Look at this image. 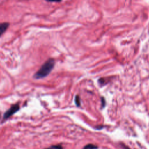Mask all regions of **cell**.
<instances>
[{
	"label": "cell",
	"instance_id": "1",
	"mask_svg": "<svg viewBox=\"0 0 149 149\" xmlns=\"http://www.w3.org/2000/svg\"><path fill=\"white\" fill-rule=\"evenodd\" d=\"M54 65L55 60L54 59H48L34 74V77L36 79H39L46 77L51 72Z\"/></svg>",
	"mask_w": 149,
	"mask_h": 149
},
{
	"label": "cell",
	"instance_id": "2",
	"mask_svg": "<svg viewBox=\"0 0 149 149\" xmlns=\"http://www.w3.org/2000/svg\"><path fill=\"white\" fill-rule=\"evenodd\" d=\"M20 109V107L19 104H16L11 106V107L5 112V113L3 115V119H6L9 118L10 116L13 115L15 113H16L17 111H18Z\"/></svg>",
	"mask_w": 149,
	"mask_h": 149
},
{
	"label": "cell",
	"instance_id": "3",
	"mask_svg": "<svg viewBox=\"0 0 149 149\" xmlns=\"http://www.w3.org/2000/svg\"><path fill=\"white\" fill-rule=\"evenodd\" d=\"M9 25V23L7 22L0 23V36L2 35V34H3V33L7 30Z\"/></svg>",
	"mask_w": 149,
	"mask_h": 149
},
{
	"label": "cell",
	"instance_id": "4",
	"mask_svg": "<svg viewBox=\"0 0 149 149\" xmlns=\"http://www.w3.org/2000/svg\"><path fill=\"white\" fill-rule=\"evenodd\" d=\"M98 146L93 144H88L84 146L83 149H97Z\"/></svg>",
	"mask_w": 149,
	"mask_h": 149
},
{
	"label": "cell",
	"instance_id": "5",
	"mask_svg": "<svg viewBox=\"0 0 149 149\" xmlns=\"http://www.w3.org/2000/svg\"><path fill=\"white\" fill-rule=\"evenodd\" d=\"M45 149H63V147L61 144H55L52 145L50 147L46 148Z\"/></svg>",
	"mask_w": 149,
	"mask_h": 149
},
{
	"label": "cell",
	"instance_id": "6",
	"mask_svg": "<svg viewBox=\"0 0 149 149\" xmlns=\"http://www.w3.org/2000/svg\"><path fill=\"white\" fill-rule=\"evenodd\" d=\"M75 103L76 105L78 107H79L80 105V98L79 97V95H76L75 97Z\"/></svg>",
	"mask_w": 149,
	"mask_h": 149
},
{
	"label": "cell",
	"instance_id": "7",
	"mask_svg": "<svg viewBox=\"0 0 149 149\" xmlns=\"http://www.w3.org/2000/svg\"><path fill=\"white\" fill-rule=\"evenodd\" d=\"M0 118H1V115H0Z\"/></svg>",
	"mask_w": 149,
	"mask_h": 149
}]
</instances>
